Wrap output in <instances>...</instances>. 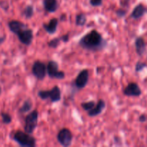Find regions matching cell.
Returning a JSON list of instances; mask_svg holds the SVG:
<instances>
[{"instance_id":"obj_1","label":"cell","mask_w":147,"mask_h":147,"mask_svg":"<svg viewBox=\"0 0 147 147\" xmlns=\"http://www.w3.org/2000/svg\"><path fill=\"white\" fill-rule=\"evenodd\" d=\"M107 44V40L96 30L83 35L78 41V45L82 48L90 52L102 51L106 48Z\"/></svg>"},{"instance_id":"obj_2","label":"cell","mask_w":147,"mask_h":147,"mask_svg":"<svg viewBox=\"0 0 147 147\" xmlns=\"http://www.w3.org/2000/svg\"><path fill=\"white\" fill-rule=\"evenodd\" d=\"M13 140L22 147L36 146L35 138L25 131H17L13 135Z\"/></svg>"},{"instance_id":"obj_3","label":"cell","mask_w":147,"mask_h":147,"mask_svg":"<svg viewBox=\"0 0 147 147\" xmlns=\"http://www.w3.org/2000/svg\"><path fill=\"white\" fill-rule=\"evenodd\" d=\"M38 111L33 110L26 116L25 125H24V131L30 134H32L38 124Z\"/></svg>"},{"instance_id":"obj_4","label":"cell","mask_w":147,"mask_h":147,"mask_svg":"<svg viewBox=\"0 0 147 147\" xmlns=\"http://www.w3.org/2000/svg\"><path fill=\"white\" fill-rule=\"evenodd\" d=\"M73 134L70 130L67 128H63L60 129L57 135V140L61 146L68 147L71 145L73 142Z\"/></svg>"},{"instance_id":"obj_5","label":"cell","mask_w":147,"mask_h":147,"mask_svg":"<svg viewBox=\"0 0 147 147\" xmlns=\"http://www.w3.org/2000/svg\"><path fill=\"white\" fill-rule=\"evenodd\" d=\"M32 73L39 80L45 78L47 73V65L40 60H36L32 67Z\"/></svg>"},{"instance_id":"obj_6","label":"cell","mask_w":147,"mask_h":147,"mask_svg":"<svg viewBox=\"0 0 147 147\" xmlns=\"http://www.w3.org/2000/svg\"><path fill=\"white\" fill-rule=\"evenodd\" d=\"M89 80V71L87 69L82 70L76 77L74 81L75 88L78 90L83 89L87 86L88 82Z\"/></svg>"},{"instance_id":"obj_7","label":"cell","mask_w":147,"mask_h":147,"mask_svg":"<svg viewBox=\"0 0 147 147\" xmlns=\"http://www.w3.org/2000/svg\"><path fill=\"white\" fill-rule=\"evenodd\" d=\"M17 36L20 42L26 46H30L32 42L33 38H34L32 30L28 27L20 31L17 34Z\"/></svg>"},{"instance_id":"obj_8","label":"cell","mask_w":147,"mask_h":147,"mask_svg":"<svg viewBox=\"0 0 147 147\" xmlns=\"http://www.w3.org/2000/svg\"><path fill=\"white\" fill-rule=\"evenodd\" d=\"M142 93V91L139 86L134 82L129 83L123 90V94L128 97H139Z\"/></svg>"},{"instance_id":"obj_9","label":"cell","mask_w":147,"mask_h":147,"mask_svg":"<svg viewBox=\"0 0 147 147\" xmlns=\"http://www.w3.org/2000/svg\"><path fill=\"white\" fill-rule=\"evenodd\" d=\"M8 27L11 32L17 35L20 31H22L24 29L27 28L28 26L26 24H24V22L19 21V20H13L8 22Z\"/></svg>"},{"instance_id":"obj_10","label":"cell","mask_w":147,"mask_h":147,"mask_svg":"<svg viewBox=\"0 0 147 147\" xmlns=\"http://www.w3.org/2000/svg\"><path fill=\"white\" fill-rule=\"evenodd\" d=\"M106 104L105 100L103 99H100L96 104L95 107L89 111H88V115L90 117H95V116H98L104 111V109H106Z\"/></svg>"},{"instance_id":"obj_11","label":"cell","mask_w":147,"mask_h":147,"mask_svg":"<svg viewBox=\"0 0 147 147\" xmlns=\"http://www.w3.org/2000/svg\"><path fill=\"white\" fill-rule=\"evenodd\" d=\"M59 20L57 18H52L50 20L49 23H43L42 27L44 30L48 33L49 34H53L56 32L57 30V26H58Z\"/></svg>"},{"instance_id":"obj_12","label":"cell","mask_w":147,"mask_h":147,"mask_svg":"<svg viewBox=\"0 0 147 147\" xmlns=\"http://www.w3.org/2000/svg\"><path fill=\"white\" fill-rule=\"evenodd\" d=\"M135 48H136V53L140 57H142L145 54L146 50V44L143 37H136V40H135Z\"/></svg>"},{"instance_id":"obj_13","label":"cell","mask_w":147,"mask_h":147,"mask_svg":"<svg viewBox=\"0 0 147 147\" xmlns=\"http://www.w3.org/2000/svg\"><path fill=\"white\" fill-rule=\"evenodd\" d=\"M147 12V9L143 4H139L134 8L131 17L134 20H139L141 17H143Z\"/></svg>"},{"instance_id":"obj_14","label":"cell","mask_w":147,"mask_h":147,"mask_svg":"<svg viewBox=\"0 0 147 147\" xmlns=\"http://www.w3.org/2000/svg\"><path fill=\"white\" fill-rule=\"evenodd\" d=\"M58 63L55 60H50L47 65V73L50 78L55 79V76L57 75L58 70Z\"/></svg>"},{"instance_id":"obj_15","label":"cell","mask_w":147,"mask_h":147,"mask_svg":"<svg viewBox=\"0 0 147 147\" xmlns=\"http://www.w3.org/2000/svg\"><path fill=\"white\" fill-rule=\"evenodd\" d=\"M49 99L51 103H57L61 100V90L59 86H55L52 89L49 90Z\"/></svg>"},{"instance_id":"obj_16","label":"cell","mask_w":147,"mask_h":147,"mask_svg":"<svg viewBox=\"0 0 147 147\" xmlns=\"http://www.w3.org/2000/svg\"><path fill=\"white\" fill-rule=\"evenodd\" d=\"M44 9L50 13H54L57 10L59 4L57 0H43Z\"/></svg>"},{"instance_id":"obj_17","label":"cell","mask_w":147,"mask_h":147,"mask_svg":"<svg viewBox=\"0 0 147 147\" xmlns=\"http://www.w3.org/2000/svg\"><path fill=\"white\" fill-rule=\"evenodd\" d=\"M32 106L33 103L32 102L31 99H27L26 100H24L22 106L18 110L19 113H20V114H24V113H29L32 110Z\"/></svg>"},{"instance_id":"obj_18","label":"cell","mask_w":147,"mask_h":147,"mask_svg":"<svg viewBox=\"0 0 147 147\" xmlns=\"http://www.w3.org/2000/svg\"><path fill=\"white\" fill-rule=\"evenodd\" d=\"M34 7L32 5H27L24 7V9L22 11V16L27 20H29L34 16Z\"/></svg>"},{"instance_id":"obj_19","label":"cell","mask_w":147,"mask_h":147,"mask_svg":"<svg viewBox=\"0 0 147 147\" xmlns=\"http://www.w3.org/2000/svg\"><path fill=\"white\" fill-rule=\"evenodd\" d=\"M87 22V17L83 13H80L76 15V25L78 27H83L86 25Z\"/></svg>"},{"instance_id":"obj_20","label":"cell","mask_w":147,"mask_h":147,"mask_svg":"<svg viewBox=\"0 0 147 147\" xmlns=\"http://www.w3.org/2000/svg\"><path fill=\"white\" fill-rule=\"evenodd\" d=\"M96 103L94 100H89L88 102H83V103H81L80 106H81L82 109L83 110L88 112L90 110H91L92 109H93L95 106H96Z\"/></svg>"},{"instance_id":"obj_21","label":"cell","mask_w":147,"mask_h":147,"mask_svg":"<svg viewBox=\"0 0 147 147\" xmlns=\"http://www.w3.org/2000/svg\"><path fill=\"white\" fill-rule=\"evenodd\" d=\"M60 42H61V39H60V37H55V38L52 39L51 40L48 42L47 43V45H48L49 47L53 49H56L57 47H59L60 44Z\"/></svg>"},{"instance_id":"obj_22","label":"cell","mask_w":147,"mask_h":147,"mask_svg":"<svg viewBox=\"0 0 147 147\" xmlns=\"http://www.w3.org/2000/svg\"><path fill=\"white\" fill-rule=\"evenodd\" d=\"M0 115H1L2 123H4V124L8 125L11 123V121H12V118H11V116H10L8 113H6V112H1Z\"/></svg>"},{"instance_id":"obj_23","label":"cell","mask_w":147,"mask_h":147,"mask_svg":"<svg viewBox=\"0 0 147 147\" xmlns=\"http://www.w3.org/2000/svg\"><path fill=\"white\" fill-rule=\"evenodd\" d=\"M146 67L147 64L146 63L138 61L136 63V65H135V71H136V73H139V72L142 71L144 68H146Z\"/></svg>"},{"instance_id":"obj_24","label":"cell","mask_w":147,"mask_h":147,"mask_svg":"<svg viewBox=\"0 0 147 147\" xmlns=\"http://www.w3.org/2000/svg\"><path fill=\"white\" fill-rule=\"evenodd\" d=\"M116 14L118 17H119V18H123V17H124L126 15L127 11L123 9H117L116 11Z\"/></svg>"},{"instance_id":"obj_25","label":"cell","mask_w":147,"mask_h":147,"mask_svg":"<svg viewBox=\"0 0 147 147\" xmlns=\"http://www.w3.org/2000/svg\"><path fill=\"white\" fill-rule=\"evenodd\" d=\"M103 4V0H90V4L92 7H100Z\"/></svg>"},{"instance_id":"obj_26","label":"cell","mask_w":147,"mask_h":147,"mask_svg":"<svg viewBox=\"0 0 147 147\" xmlns=\"http://www.w3.org/2000/svg\"><path fill=\"white\" fill-rule=\"evenodd\" d=\"M65 73L64 71H60L59 70L57 72V75L55 76V79H58V80H63V79L65 78Z\"/></svg>"},{"instance_id":"obj_27","label":"cell","mask_w":147,"mask_h":147,"mask_svg":"<svg viewBox=\"0 0 147 147\" xmlns=\"http://www.w3.org/2000/svg\"><path fill=\"white\" fill-rule=\"evenodd\" d=\"M60 39H61V41H63V42H67L70 40V34L68 33L63 34V35L60 36Z\"/></svg>"},{"instance_id":"obj_28","label":"cell","mask_w":147,"mask_h":147,"mask_svg":"<svg viewBox=\"0 0 147 147\" xmlns=\"http://www.w3.org/2000/svg\"><path fill=\"white\" fill-rule=\"evenodd\" d=\"M147 121V116L146 114H142L139 117V121L141 123H145Z\"/></svg>"},{"instance_id":"obj_29","label":"cell","mask_w":147,"mask_h":147,"mask_svg":"<svg viewBox=\"0 0 147 147\" xmlns=\"http://www.w3.org/2000/svg\"><path fill=\"white\" fill-rule=\"evenodd\" d=\"M6 40V36H0V45L3 44Z\"/></svg>"},{"instance_id":"obj_30","label":"cell","mask_w":147,"mask_h":147,"mask_svg":"<svg viewBox=\"0 0 147 147\" xmlns=\"http://www.w3.org/2000/svg\"><path fill=\"white\" fill-rule=\"evenodd\" d=\"M66 19V15L65 14H61V16H60V20H63V21H64Z\"/></svg>"},{"instance_id":"obj_31","label":"cell","mask_w":147,"mask_h":147,"mask_svg":"<svg viewBox=\"0 0 147 147\" xmlns=\"http://www.w3.org/2000/svg\"><path fill=\"white\" fill-rule=\"evenodd\" d=\"M1 91H2V90H1V86H0V96H1Z\"/></svg>"},{"instance_id":"obj_32","label":"cell","mask_w":147,"mask_h":147,"mask_svg":"<svg viewBox=\"0 0 147 147\" xmlns=\"http://www.w3.org/2000/svg\"><path fill=\"white\" fill-rule=\"evenodd\" d=\"M146 129H147V128H146Z\"/></svg>"}]
</instances>
